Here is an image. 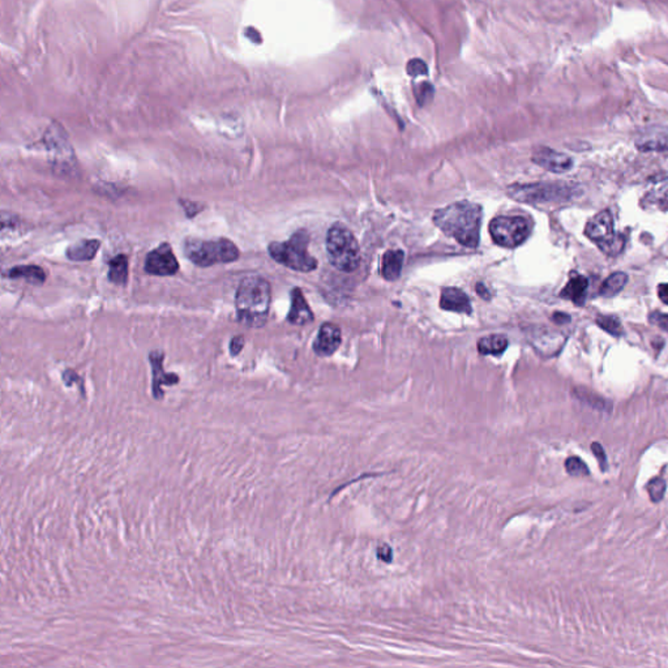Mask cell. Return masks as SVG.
<instances>
[{"mask_svg":"<svg viewBox=\"0 0 668 668\" xmlns=\"http://www.w3.org/2000/svg\"><path fill=\"white\" fill-rule=\"evenodd\" d=\"M482 217L480 205L470 201H459L436 210L433 222L444 234L457 240L459 244L475 248L479 243Z\"/></svg>","mask_w":668,"mask_h":668,"instance_id":"1","label":"cell"},{"mask_svg":"<svg viewBox=\"0 0 668 668\" xmlns=\"http://www.w3.org/2000/svg\"><path fill=\"white\" fill-rule=\"evenodd\" d=\"M272 288L265 279L250 276L240 281L235 294L237 319L250 328H261L269 316Z\"/></svg>","mask_w":668,"mask_h":668,"instance_id":"2","label":"cell"},{"mask_svg":"<svg viewBox=\"0 0 668 668\" xmlns=\"http://www.w3.org/2000/svg\"><path fill=\"white\" fill-rule=\"evenodd\" d=\"M183 252L192 264L200 268L234 262L240 256L235 243L226 238L209 240L187 238L183 243Z\"/></svg>","mask_w":668,"mask_h":668,"instance_id":"3","label":"cell"},{"mask_svg":"<svg viewBox=\"0 0 668 668\" xmlns=\"http://www.w3.org/2000/svg\"><path fill=\"white\" fill-rule=\"evenodd\" d=\"M309 240L307 232L300 230L286 242L270 243L268 252L270 258L281 265L289 269L309 273L318 267V261L309 255L307 250Z\"/></svg>","mask_w":668,"mask_h":668,"instance_id":"4","label":"cell"},{"mask_svg":"<svg viewBox=\"0 0 668 668\" xmlns=\"http://www.w3.org/2000/svg\"><path fill=\"white\" fill-rule=\"evenodd\" d=\"M327 251L330 264L336 269L350 273L358 269L360 264V248L352 232L345 226L336 223L327 235Z\"/></svg>","mask_w":668,"mask_h":668,"instance_id":"5","label":"cell"},{"mask_svg":"<svg viewBox=\"0 0 668 668\" xmlns=\"http://www.w3.org/2000/svg\"><path fill=\"white\" fill-rule=\"evenodd\" d=\"M531 225L521 216H499L491 221L489 234L501 247L514 248L529 238Z\"/></svg>","mask_w":668,"mask_h":668,"instance_id":"6","label":"cell"},{"mask_svg":"<svg viewBox=\"0 0 668 668\" xmlns=\"http://www.w3.org/2000/svg\"><path fill=\"white\" fill-rule=\"evenodd\" d=\"M585 235L609 256L618 255L624 247V237L614 232V220L609 210L600 211L588 221Z\"/></svg>","mask_w":668,"mask_h":668,"instance_id":"7","label":"cell"},{"mask_svg":"<svg viewBox=\"0 0 668 668\" xmlns=\"http://www.w3.org/2000/svg\"><path fill=\"white\" fill-rule=\"evenodd\" d=\"M574 190L564 184H531L514 186L509 190L513 199L529 202H554L564 201L573 196Z\"/></svg>","mask_w":668,"mask_h":668,"instance_id":"8","label":"cell"},{"mask_svg":"<svg viewBox=\"0 0 668 668\" xmlns=\"http://www.w3.org/2000/svg\"><path fill=\"white\" fill-rule=\"evenodd\" d=\"M144 269L150 276L158 277H169L179 272V262L169 243H162L157 248L150 251L147 255Z\"/></svg>","mask_w":668,"mask_h":668,"instance_id":"9","label":"cell"},{"mask_svg":"<svg viewBox=\"0 0 668 668\" xmlns=\"http://www.w3.org/2000/svg\"><path fill=\"white\" fill-rule=\"evenodd\" d=\"M47 147L54 154V158H52L54 171L72 175V172L76 171V161L67 140L63 139L60 133H57L52 130L50 139L47 141Z\"/></svg>","mask_w":668,"mask_h":668,"instance_id":"10","label":"cell"},{"mask_svg":"<svg viewBox=\"0 0 668 668\" xmlns=\"http://www.w3.org/2000/svg\"><path fill=\"white\" fill-rule=\"evenodd\" d=\"M163 359H165V352L161 350H153L150 351L149 362L151 366V373H153V383H151V392L153 397L156 399H162L165 396V392L162 390V385H175L179 383V376L177 373H166L163 369Z\"/></svg>","mask_w":668,"mask_h":668,"instance_id":"11","label":"cell"},{"mask_svg":"<svg viewBox=\"0 0 668 668\" xmlns=\"http://www.w3.org/2000/svg\"><path fill=\"white\" fill-rule=\"evenodd\" d=\"M533 161L552 172H565L573 168V161L567 154L549 148H538L533 154Z\"/></svg>","mask_w":668,"mask_h":668,"instance_id":"12","label":"cell"},{"mask_svg":"<svg viewBox=\"0 0 668 668\" xmlns=\"http://www.w3.org/2000/svg\"><path fill=\"white\" fill-rule=\"evenodd\" d=\"M341 345V329L337 325L327 322L320 328L318 339L313 342V350L320 357H329Z\"/></svg>","mask_w":668,"mask_h":668,"instance_id":"13","label":"cell"},{"mask_svg":"<svg viewBox=\"0 0 668 668\" xmlns=\"http://www.w3.org/2000/svg\"><path fill=\"white\" fill-rule=\"evenodd\" d=\"M288 321L294 325H306L313 321V313L302 290L298 288L291 291V309L288 315Z\"/></svg>","mask_w":668,"mask_h":668,"instance_id":"14","label":"cell"},{"mask_svg":"<svg viewBox=\"0 0 668 668\" xmlns=\"http://www.w3.org/2000/svg\"><path fill=\"white\" fill-rule=\"evenodd\" d=\"M440 307L445 311L459 312V313H471V303L468 295L457 288H445L441 291Z\"/></svg>","mask_w":668,"mask_h":668,"instance_id":"15","label":"cell"},{"mask_svg":"<svg viewBox=\"0 0 668 668\" xmlns=\"http://www.w3.org/2000/svg\"><path fill=\"white\" fill-rule=\"evenodd\" d=\"M639 150H668V128H650L641 133L636 140Z\"/></svg>","mask_w":668,"mask_h":668,"instance_id":"16","label":"cell"},{"mask_svg":"<svg viewBox=\"0 0 668 668\" xmlns=\"http://www.w3.org/2000/svg\"><path fill=\"white\" fill-rule=\"evenodd\" d=\"M3 279H25L34 286H40L46 281V272L38 265H16L3 270Z\"/></svg>","mask_w":668,"mask_h":668,"instance_id":"17","label":"cell"},{"mask_svg":"<svg viewBox=\"0 0 668 668\" xmlns=\"http://www.w3.org/2000/svg\"><path fill=\"white\" fill-rule=\"evenodd\" d=\"M101 242L97 239H82L70 244L66 255L70 261H90L100 251Z\"/></svg>","mask_w":668,"mask_h":668,"instance_id":"18","label":"cell"},{"mask_svg":"<svg viewBox=\"0 0 668 668\" xmlns=\"http://www.w3.org/2000/svg\"><path fill=\"white\" fill-rule=\"evenodd\" d=\"M588 286V279H585L584 276H581V274L573 273L572 277L569 279L568 283L565 285V288L563 289L560 295L564 299L572 300L577 306H582L585 303V295H586Z\"/></svg>","mask_w":668,"mask_h":668,"instance_id":"19","label":"cell"},{"mask_svg":"<svg viewBox=\"0 0 668 668\" xmlns=\"http://www.w3.org/2000/svg\"><path fill=\"white\" fill-rule=\"evenodd\" d=\"M403 264V252L401 250L387 251L381 261V274L388 281H394L399 277Z\"/></svg>","mask_w":668,"mask_h":668,"instance_id":"20","label":"cell"},{"mask_svg":"<svg viewBox=\"0 0 668 668\" xmlns=\"http://www.w3.org/2000/svg\"><path fill=\"white\" fill-rule=\"evenodd\" d=\"M109 281L118 286H126L128 283V258L124 253L112 258L109 261Z\"/></svg>","mask_w":668,"mask_h":668,"instance_id":"21","label":"cell"},{"mask_svg":"<svg viewBox=\"0 0 668 668\" xmlns=\"http://www.w3.org/2000/svg\"><path fill=\"white\" fill-rule=\"evenodd\" d=\"M508 348V339L501 334H492L480 339L478 342L479 352L482 355H501Z\"/></svg>","mask_w":668,"mask_h":668,"instance_id":"22","label":"cell"},{"mask_svg":"<svg viewBox=\"0 0 668 668\" xmlns=\"http://www.w3.org/2000/svg\"><path fill=\"white\" fill-rule=\"evenodd\" d=\"M628 281V276L625 273H614L611 274L609 279L604 281V283L600 288V295L604 298H612L618 295V292L623 290Z\"/></svg>","mask_w":668,"mask_h":668,"instance_id":"23","label":"cell"},{"mask_svg":"<svg viewBox=\"0 0 668 668\" xmlns=\"http://www.w3.org/2000/svg\"><path fill=\"white\" fill-rule=\"evenodd\" d=\"M644 202H645L648 207H650V205H657V207H659L660 204L667 205L668 180L667 181H662V184L657 186L654 190L650 191L648 195H646Z\"/></svg>","mask_w":668,"mask_h":668,"instance_id":"24","label":"cell"},{"mask_svg":"<svg viewBox=\"0 0 668 668\" xmlns=\"http://www.w3.org/2000/svg\"><path fill=\"white\" fill-rule=\"evenodd\" d=\"M597 322H598V325L602 329L606 330L607 333L612 334V336L618 337V336H621V333H623L621 324H620L618 318H615V316H599Z\"/></svg>","mask_w":668,"mask_h":668,"instance_id":"25","label":"cell"},{"mask_svg":"<svg viewBox=\"0 0 668 668\" xmlns=\"http://www.w3.org/2000/svg\"><path fill=\"white\" fill-rule=\"evenodd\" d=\"M565 469L573 477H585L588 475V465L579 457H569L565 461Z\"/></svg>","mask_w":668,"mask_h":668,"instance_id":"26","label":"cell"},{"mask_svg":"<svg viewBox=\"0 0 668 668\" xmlns=\"http://www.w3.org/2000/svg\"><path fill=\"white\" fill-rule=\"evenodd\" d=\"M666 487H667V484H666V482H665L663 479H651L648 484V496H650V499L653 500L654 503H659L660 500L663 499V496H665V493H666Z\"/></svg>","mask_w":668,"mask_h":668,"instance_id":"27","label":"cell"},{"mask_svg":"<svg viewBox=\"0 0 668 668\" xmlns=\"http://www.w3.org/2000/svg\"><path fill=\"white\" fill-rule=\"evenodd\" d=\"M414 93H415V98L418 101L419 105L424 106L433 98L435 89L429 82H420L418 87L414 89Z\"/></svg>","mask_w":668,"mask_h":668,"instance_id":"28","label":"cell"},{"mask_svg":"<svg viewBox=\"0 0 668 668\" xmlns=\"http://www.w3.org/2000/svg\"><path fill=\"white\" fill-rule=\"evenodd\" d=\"M406 72L408 75L411 76V77H420V76H426L429 73V66L424 60L422 59H411L409 60L408 66H406Z\"/></svg>","mask_w":668,"mask_h":668,"instance_id":"29","label":"cell"},{"mask_svg":"<svg viewBox=\"0 0 668 668\" xmlns=\"http://www.w3.org/2000/svg\"><path fill=\"white\" fill-rule=\"evenodd\" d=\"M650 322L655 327H658L660 329L666 330L668 332V315L666 313H660V312H654L650 315Z\"/></svg>","mask_w":668,"mask_h":668,"instance_id":"30","label":"cell"},{"mask_svg":"<svg viewBox=\"0 0 668 668\" xmlns=\"http://www.w3.org/2000/svg\"><path fill=\"white\" fill-rule=\"evenodd\" d=\"M180 202H181V207L184 208V211H186L187 217H190V218L195 217V216H196L199 211H201V210L204 209V207H200L198 202L184 201V200H180Z\"/></svg>","mask_w":668,"mask_h":668,"instance_id":"31","label":"cell"},{"mask_svg":"<svg viewBox=\"0 0 668 668\" xmlns=\"http://www.w3.org/2000/svg\"><path fill=\"white\" fill-rule=\"evenodd\" d=\"M244 343H246V341H244L243 336H237V337H234V339H231V342H230V352H231V355H232V357H237L240 351L243 350V348H244Z\"/></svg>","mask_w":668,"mask_h":668,"instance_id":"32","label":"cell"},{"mask_svg":"<svg viewBox=\"0 0 668 668\" xmlns=\"http://www.w3.org/2000/svg\"><path fill=\"white\" fill-rule=\"evenodd\" d=\"M591 448H593L594 454L598 457L599 463H600L602 469H606V466H607V461H606V459H606V453H604V450L602 448V445L598 444V443H594V444H591Z\"/></svg>","mask_w":668,"mask_h":668,"instance_id":"33","label":"cell"},{"mask_svg":"<svg viewBox=\"0 0 668 668\" xmlns=\"http://www.w3.org/2000/svg\"><path fill=\"white\" fill-rule=\"evenodd\" d=\"M61 378L64 380V383H66L67 387H70L72 384H76V383L81 384V379L79 378V375H77L75 371H72V369H66V371L63 372Z\"/></svg>","mask_w":668,"mask_h":668,"instance_id":"34","label":"cell"},{"mask_svg":"<svg viewBox=\"0 0 668 668\" xmlns=\"http://www.w3.org/2000/svg\"><path fill=\"white\" fill-rule=\"evenodd\" d=\"M378 556H379V558H381L383 561L389 563L390 560L393 558L392 549H390V547H388L387 544H384V546H381V547H379V549H378Z\"/></svg>","mask_w":668,"mask_h":668,"instance_id":"35","label":"cell"},{"mask_svg":"<svg viewBox=\"0 0 668 668\" xmlns=\"http://www.w3.org/2000/svg\"><path fill=\"white\" fill-rule=\"evenodd\" d=\"M658 295L663 303L668 304V283H662L659 285Z\"/></svg>","mask_w":668,"mask_h":668,"instance_id":"36","label":"cell"},{"mask_svg":"<svg viewBox=\"0 0 668 668\" xmlns=\"http://www.w3.org/2000/svg\"><path fill=\"white\" fill-rule=\"evenodd\" d=\"M477 292H478L479 297H482L483 299H489V297H491L489 290L486 289V286L483 283L477 285Z\"/></svg>","mask_w":668,"mask_h":668,"instance_id":"37","label":"cell"},{"mask_svg":"<svg viewBox=\"0 0 668 668\" xmlns=\"http://www.w3.org/2000/svg\"><path fill=\"white\" fill-rule=\"evenodd\" d=\"M552 320H554L555 322H558V324H563V322H568L570 318H569L568 315H564V313H555V315H554V319Z\"/></svg>","mask_w":668,"mask_h":668,"instance_id":"38","label":"cell"}]
</instances>
